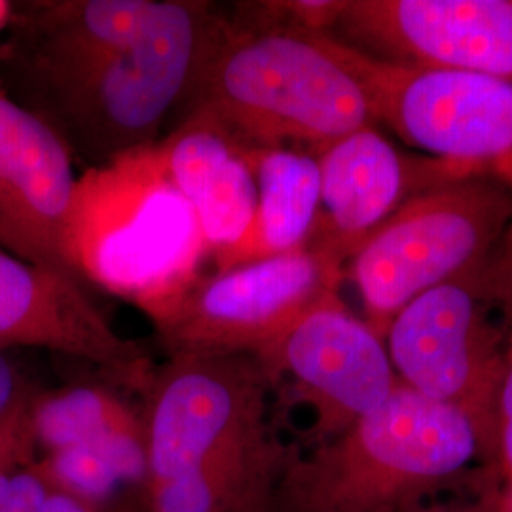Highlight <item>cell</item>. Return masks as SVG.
Returning a JSON list of instances; mask_svg holds the SVG:
<instances>
[{"label":"cell","mask_w":512,"mask_h":512,"mask_svg":"<svg viewBox=\"0 0 512 512\" xmlns=\"http://www.w3.org/2000/svg\"><path fill=\"white\" fill-rule=\"evenodd\" d=\"M190 99L247 147L311 156L376 124L344 42L283 25L228 23Z\"/></svg>","instance_id":"obj_1"},{"label":"cell","mask_w":512,"mask_h":512,"mask_svg":"<svg viewBox=\"0 0 512 512\" xmlns=\"http://www.w3.org/2000/svg\"><path fill=\"white\" fill-rule=\"evenodd\" d=\"M61 255L78 283L88 279L133 304L156 329L202 279L209 260L158 145L86 167L74 188Z\"/></svg>","instance_id":"obj_2"},{"label":"cell","mask_w":512,"mask_h":512,"mask_svg":"<svg viewBox=\"0 0 512 512\" xmlns=\"http://www.w3.org/2000/svg\"><path fill=\"white\" fill-rule=\"evenodd\" d=\"M482 440L473 421L401 384L340 437L293 450L274 512H393L459 473Z\"/></svg>","instance_id":"obj_3"},{"label":"cell","mask_w":512,"mask_h":512,"mask_svg":"<svg viewBox=\"0 0 512 512\" xmlns=\"http://www.w3.org/2000/svg\"><path fill=\"white\" fill-rule=\"evenodd\" d=\"M226 25L211 4L156 0L126 46L40 99L48 112L42 118L88 167L156 145L169 112L190 99Z\"/></svg>","instance_id":"obj_4"},{"label":"cell","mask_w":512,"mask_h":512,"mask_svg":"<svg viewBox=\"0 0 512 512\" xmlns=\"http://www.w3.org/2000/svg\"><path fill=\"white\" fill-rule=\"evenodd\" d=\"M512 222V188L478 175L437 184L404 202L346 264L365 323L385 338L420 294L478 274Z\"/></svg>","instance_id":"obj_5"},{"label":"cell","mask_w":512,"mask_h":512,"mask_svg":"<svg viewBox=\"0 0 512 512\" xmlns=\"http://www.w3.org/2000/svg\"><path fill=\"white\" fill-rule=\"evenodd\" d=\"M480 272L414 298L391 319L384 342L401 384L458 408L482 444H495L509 310L488 293Z\"/></svg>","instance_id":"obj_6"},{"label":"cell","mask_w":512,"mask_h":512,"mask_svg":"<svg viewBox=\"0 0 512 512\" xmlns=\"http://www.w3.org/2000/svg\"><path fill=\"white\" fill-rule=\"evenodd\" d=\"M147 391L145 488L277 433L270 382L253 355L171 353Z\"/></svg>","instance_id":"obj_7"},{"label":"cell","mask_w":512,"mask_h":512,"mask_svg":"<svg viewBox=\"0 0 512 512\" xmlns=\"http://www.w3.org/2000/svg\"><path fill=\"white\" fill-rule=\"evenodd\" d=\"M348 258L308 241L293 253L213 272L158 330L169 353L258 355L317 306L340 296Z\"/></svg>","instance_id":"obj_8"},{"label":"cell","mask_w":512,"mask_h":512,"mask_svg":"<svg viewBox=\"0 0 512 512\" xmlns=\"http://www.w3.org/2000/svg\"><path fill=\"white\" fill-rule=\"evenodd\" d=\"M272 389V414L304 410L308 450L340 437L399 385L384 338L332 298L255 355Z\"/></svg>","instance_id":"obj_9"},{"label":"cell","mask_w":512,"mask_h":512,"mask_svg":"<svg viewBox=\"0 0 512 512\" xmlns=\"http://www.w3.org/2000/svg\"><path fill=\"white\" fill-rule=\"evenodd\" d=\"M344 46L374 120L406 145L478 171L512 152V82L391 63Z\"/></svg>","instance_id":"obj_10"},{"label":"cell","mask_w":512,"mask_h":512,"mask_svg":"<svg viewBox=\"0 0 512 512\" xmlns=\"http://www.w3.org/2000/svg\"><path fill=\"white\" fill-rule=\"evenodd\" d=\"M332 29L391 63L512 82V0H348Z\"/></svg>","instance_id":"obj_11"},{"label":"cell","mask_w":512,"mask_h":512,"mask_svg":"<svg viewBox=\"0 0 512 512\" xmlns=\"http://www.w3.org/2000/svg\"><path fill=\"white\" fill-rule=\"evenodd\" d=\"M8 348L78 357L145 389L154 374L147 353L110 327L78 281L0 245V351Z\"/></svg>","instance_id":"obj_12"},{"label":"cell","mask_w":512,"mask_h":512,"mask_svg":"<svg viewBox=\"0 0 512 512\" xmlns=\"http://www.w3.org/2000/svg\"><path fill=\"white\" fill-rule=\"evenodd\" d=\"M319 215L310 241L351 258L404 202L437 184L476 175L450 162H408L374 128L357 129L317 156Z\"/></svg>","instance_id":"obj_13"},{"label":"cell","mask_w":512,"mask_h":512,"mask_svg":"<svg viewBox=\"0 0 512 512\" xmlns=\"http://www.w3.org/2000/svg\"><path fill=\"white\" fill-rule=\"evenodd\" d=\"M156 145L217 270L245 241L255 219L256 181L247 145L202 112H190Z\"/></svg>","instance_id":"obj_14"},{"label":"cell","mask_w":512,"mask_h":512,"mask_svg":"<svg viewBox=\"0 0 512 512\" xmlns=\"http://www.w3.org/2000/svg\"><path fill=\"white\" fill-rule=\"evenodd\" d=\"M156 0H71L38 4L27 71L46 97L71 86L139 33Z\"/></svg>","instance_id":"obj_15"},{"label":"cell","mask_w":512,"mask_h":512,"mask_svg":"<svg viewBox=\"0 0 512 512\" xmlns=\"http://www.w3.org/2000/svg\"><path fill=\"white\" fill-rule=\"evenodd\" d=\"M0 156L40 243L57 268L73 277L61 255V239L78 181L71 150L40 114L19 105L2 88Z\"/></svg>","instance_id":"obj_16"},{"label":"cell","mask_w":512,"mask_h":512,"mask_svg":"<svg viewBox=\"0 0 512 512\" xmlns=\"http://www.w3.org/2000/svg\"><path fill=\"white\" fill-rule=\"evenodd\" d=\"M256 181L255 219L245 241L215 272L293 253L308 245L319 215L315 156L291 148L247 147Z\"/></svg>","instance_id":"obj_17"},{"label":"cell","mask_w":512,"mask_h":512,"mask_svg":"<svg viewBox=\"0 0 512 512\" xmlns=\"http://www.w3.org/2000/svg\"><path fill=\"white\" fill-rule=\"evenodd\" d=\"M291 454L274 433L181 478L148 486V511L274 512L277 486Z\"/></svg>","instance_id":"obj_18"},{"label":"cell","mask_w":512,"mask_h":512,"mask_svg":"<svg viewBox=\"0 0 512 512\" xmlns=\"http://www.w3.org/2000/svg\"><path fill=\"white\" fill-rule=\"evenodd\" d=\"M29 421L42 454L84 446L143 427L145 420L116 391L101 385H71L33 393Z\"/></svg>","instance_id":"obj_19"},{"label":"cell","mask_w":512,"mask_h":512,"mask_svg":"<svg viewBox=\"0 0 512 512\" xmlns=\"http://www.w3.org/2000/svg\"><path fill=\"white\" fill-rule=\"evenodd\" d=\"M33 469L55 492L71 495L99 509L122 486L109 463L92 446H69L46 452L33 461Z\"/></svg>","instance_id":"obj_20"},{"label":"cell","mask_w":512,"mask_h":512,"mask_svg":"<svg viewBox=\"0 0 512 512\" xmlns=\"http://www.w3.org/2000/svg\"><path fill=\"white\" fill-rule=\"evenodd\" d=\"M0 245L31 264L61 272L54 258L40 243L37 232L33 230L31 222L27 219L18 196L12 188V183L8 179L2 156H0Z\"/></svg>","instance_id":"obj_21"},{"label":"cell","mask_w":512,"mask_h":512,"mask_svg":"<svg viewBox=\"0 0 512 512\" xmlns=\"http://www.w3.org/2000/svg\"><path fill=\"white\" fill-rule=\"evenodd\" d=\"M29 401L21 404L6 420L0 421V469L25 467L37 459V444L29 421Z\"/></svg>","instance_id":"obj_22"},{"label":"cell","mask_w":512,"mask_h":512,"mask_svg":"<svg viewBox=\"0 0 512 512\" xmlns=\"http://www.w3.org/2000/svg\"><path fill=\"white\" fill-rule=\"evenodd\" d=\"M480 277L488 293L512 310V222Z\"/></svg>","instance_id":"obj_23"},{"label":"cell","mask_w":512,"mask_h":512,"mask_svg":"<svg viewBox=\"0 0 512 512\" xmlns=\"http://www.w3.org/2000/svg\"><path fill=\"white\" fill-rule=\"evenodd\" d=\"M509 310V346H507V365L505 376L497 399V425H495V444L503 454L505 463L512 471V310Z\"/></svg>","instance_id":"obj_24"},{"label":"cell","mask_w":512,"mask_h":512,"mask_svg":"<svg viewBox=\"0 0 512 512\" xmlns=\"http://www.w3.org/2000/svg\"><path fill=\"white\" fill-rule=\"evenodd\" d=\"M33 391L27 387L18 366L0 351V421L6 420L21 404L29 401Z\"/></svg>","instance_id":"obj_25"},{"label":"cell","mask_w":512,"mask_h":512,"mask_svg":"<svg viewBox=\"0 0 512 512\" xmlns=\"http://www.w3.org/2000/svg\"><path fill=\"white\" fill-rule=\"evenodd\" d=\"M40 512H103V509L90 505L86 501H80L71 495L55 492L50 488V494L46 497Z\"/></svg>","instance_id":"obj_26"},{"label":"cell","mask_w":512,"mask_h":512,"mask_svg":"<svg viewBox=\"0 0 512 512\" xmlns=\"http://www.w3.org/2000/svg\"><path fill=\"white\" fill-rule=\"evenodd\" d=\"M490 167H492L497 181H501V183L507 184L509 188H512V152H509L507 156H503L501 160L494 162Z\"/></svg>","instance_id":"obj_27"},{"label":"cell","mask_w":512,"mask_h":512,"mask_svg":"<svg viewBox=\"0 0 512 512\" xmlns=\"http://www.w3.org/2000/svg\"><path fill=\"white\" fill-rule=\"evenodd\" d=\"M12 14H14L12 4H10V2H2V0H0V31L10 23Z\"/></svg>","instance_id":"obj_28"},{"label":"cell","mask_w":512,"mask_h":512,"mask_svg":"<svg viewBox=\"0 0 512 512\" xmlns=\"http://www.w3.org/2000/svg\"><path fill=\"white\" fill-rule=\"evenodd\" d=\"M509 512H512V494H511V503H509Z\"/></svg>","instance_id":"obj_29"}]
</instances>
